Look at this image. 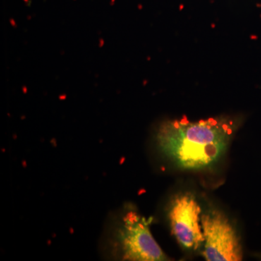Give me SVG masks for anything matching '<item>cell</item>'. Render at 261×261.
<instances>
[{"mask_svg":"<svg viewBox=\"0 0 261 261\" xmlns=\"http://www.w3.org/2000/svg\"><path fill=\"white\" fill-rule=\"evenodd\" d=\"M149 224L150 221L136 211H129L123 214L111 233L113 255L123 260H168L152 236Z\"/></svg>","mask_w":261,"mask_h":261,"instance_id":"obj_2","label":"cell"},{"mask_svg":"<svg viewBox=\"0 0 261 261\" xmlns=\"http://www.w3.org/2000/svg\"><path fill=\"white\" fill-rule=\"evenodd\" d=\"M204 236L202 255L207 261L243 260L240 237L229 220L221 211H206L201 216Z\"/></svg>","mask_w":261,"mask_h":261,"instance_id":"obj_3","label":"cell"},{"mask_svg":"<svg viewBox=\"0 0 261 261\" xmlns=\"http://www.w3.org/2000/svg\"><path fill=\"white\" fill-rule=\"evenodd\" d=\"M236 123L210 118L196 122L186 117L161 123L155 140L161 153L178 167L200 170L215 164L229 145Z\"/></svg>","mask_w":261,"mask_h":261,"instance_id":"obj_1","label":"cell"},{"mask_svg":"<svg viewBox=\"0 0 261 261\" xmlns=\"http://www.w3.org/2000/svg\"><path fill=\"white\" fill-rule=\"evenodd\" d=\"M201 211L195 197L190 193L178 194L170 202L168 216L171 231L187 250H196L203 245Z\"/></svg>","mask_w":261,"mask_h":261,"instance_id":"obj_4","label":"cell"}]
</instances>
